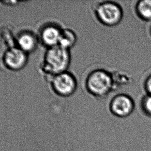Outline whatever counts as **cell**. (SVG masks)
<instances>
[{"label":"cell","mask_w":151,"mask_h":151,"mask_svg":"<svg viewBox=\"0 0 151 151\" xmlns=\"http://www.w3.org/2000/svg\"><path fill=\"white\" fill-rule=\"evenodd\" d=\"M72 61L70 50L59 45L47 49L41 65V70L49 81L53 76L68 71Z\"/></svg>","instance_id":"cell-1"},{"label":"cell","mask_w":151,"mask_h":151,"mask_svg":"<svg viewBox=\"0 0 151 151\" xmlns=\"http://www.w3.org/2000/svg\"><path fill=\"white\" fill-rule=\"evenodd\" d=\"M86 91L94 98L102 99L116 90L111 71L97 68L88 74L85 80Z\"/></svg>","instance_id":"cell-2"},{"label":"cell","mask_w":151,"mask_h":151,"mask_svg":"<svg viewBox=\"0 0 151 151\" xmlns=\"http://www.w3.org/2000/svg\"><path fill=\"white\" fill-rule=\"evenodd\" d=\"M93 12L100 24L107 27H114L119 24L124 17L122 6L113 1H102L93 5Z\"/></svg>","instance_id":"cell-3"},{"label":"cell","mask_w":151,"mask_h":151,"mask_svg":"<svg viewBox=\"0 0 151 151\" xmlns=\"http://www.w3.org/2000/svg\"><path fill=\"white\" fill-rule=\"evenodd\" d=\"M49 81L54 93L62 98L72 96L77 89V79L68 71L53 76Z\"/></svg>","instance_id":"cell-4"},{"label":"cell","mask_w":151,"mask_h":151,"mask_svg":"<svg viewBox=\"0 0 151 151\" xmlns=\"http://www.w3.org/2000/svg\"><path fill=\"white\" fill-rule=\"evenodd\" d=\"M29 56V54L14 46L6 49L2 55V62L7 69L12 71H19L27 66Z\"/></svg>","instance_id":"cell-5"},{"label":"cell","mask_w":151,"mask_h":151,"mask_svg":"<svg viewBox=\"0 0 151 151\" xmlns=\"http://www.w3.org/2000/svg\"><path fill=\"white\" fill-rule=\"evenodd\" d=\"M109 108L114 116L125 118L133 112L135 108V102L128 94L118 93L111 99Z\"/></svg>","instance_id":"cell-6"},{"label":"cell","mask_w":151,"mask_h":151,"mask_svg":"<svg viewBox=\"0 0 151 151\" xmlns=\"http://www.w3.org/2000/svg\"><path fill=\"white\" fill-rule=\"evenodd\" d=\"M62 29L56 23H48L44 25L37 34L40 43L47 49L59 45Z\"/></svg>","instance_id":"cell-7"},{"label":"cell","mask_w":151,"mask_h":151,"mask_svg":"<svg viewBox=\"0 0 151 151\" xmlns=\"http://www.w3.org/2000/svg\"><path fill=\"white\" fill-rule=\"evenodd\" d=\"M40 43L38 35L30 30H23L15 36V45L30 54L34 52Z\"/></svg>","instance_id":"cell-8"},{"label":"cell","mask_w":151,"mask_h":151,"mask_svg":"<svg viewBox=\"0 0 151 151\" xmlns=\"http://www.w3.org/2000/svg\"><path fill=\"white\" fill-rule=\"evenodd\" d=\"M77 39V34L73 29L70 28H63L58 45L70 50L76 45Z\"/></svg>","instance_id":"cell-9"},{"label":"cell","mask_w":151,"mask_h":151,"mask_svg":"<svg viewBox=\"0 0 151 151\" xmlns=\"http://www.w3.org/2000/svg\"><path fill=\"white\" fill-rule=\"evenodd\" d=\"M135 11L141 20L151 22V0H140L135 5Z\"/></svg>","instance_id":"cell-10"},{"label":"cell","mask_w":151,"mask_h":151,"mask_svg":"<svg viewBox=\"0 0 151 151\" xmlns=\"http://www.w3.org/2000/svg\"><path fill=\"white\" fill-rule=\"evenodd\" d=\"M114 86L116 90L122 86H126L131 84V78L128 74L120 71H111Z\"/></svg>","instance_id":"cell-11"},{"label":"cell","mask_w":151,"mask_h":151,"mask_svg":"<svg viewBox=\"0 0 151 151\" xmlns=\"http://www.w3.org/2000/svg\"><path fill=\"white\" fill-rule=\"evenodd\" d=\"M140 105L143 112L151 116V96L145 94L142 98Z\"/></svg>","instance_id":"cell-12"},{"label":"cell","mask_w":151,"mask_h":151,"mask_svg":"<svg viewBox=\"0 0 151 151\" xmlns=\"http://www.w3.org/2000/svg\"><path fill=\"white\" fill-rule=\"evenodd\" d=\"M143 88L145 91V94L151 96V73L144 80Z\"/></svg>","instance_id":"cell-13"},{"label":"cell","mask_w":151,"mask_h":151,"mask_svg":"<svg viewBox=\"0 0 151 151\" xmlns=\"http://www.w3.org/2000/svg\"><path fill=\"white\" fill-rule=\"evenodd\" d=\"M2 4L5 5H8V6H15L16 4L18 3V1H1Z\"/></svg>","instance_id":"cell-14"},{"label":"cell","mask_w":151,"mask_h":151,"mask_svg":"<svg viewBox=\"0 0 151 151\" xmlns=\"http://www.w3.org/2000/svg\"><path fill=\"white\" fill-rule=\"evenodd\" d=\"M150 35H151V27H150Z\"/></svg>","instance_id":"cell-15"}]
</instances>
